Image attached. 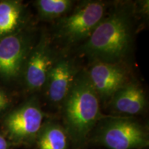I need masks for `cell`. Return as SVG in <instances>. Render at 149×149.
<instances>
[{
    "instance_id": "8fae6325",
    "label": "cell",
    "mask_w": 149,
    "mask_h": 149,
    "mask_svg": "<svg viewBox=\"0 0 149 149\" xmlns=\"http://www.w3.org/2000/svg\"><path fill=\"white\" fill-rule=\"evenodd\" d=\"M37 149H68V135L64 128L55 122L43 124L37 138Z\"/></svg>"
},
{
    "instance_id": "9a60e30c",
    "label": "cell",
    "mask_w": 149,
    "mask_h": 149,
    "mask_svg": "<svg viewBox=\"0 0 149 149\" xmlns=\"http://www.w3.org/2000/svg\"><path fill=\"white\" fill-rule=\"evenodd\" d=\"M8 143L5 137L0 135V149H8Z\"/></svg>"
},
{
    "instance_id": "4fadbf2b",
    "label": "cell",
    "mask_w": 149,
    "mask_h": 149,
    "mask_svg": "<svg viewBox=\"0 0 149 149\" xmlns=\"http://www.w3.org/2000/svg\"><path fill=\"white\" fill-rule=\"evenodd\" d=\"M35 4L40 19L48 22L66 15L72 10L73 1L70 0H38Z\"/></svg>"
},
{
    "instance_id": "30bf717a",
    "label": "cell",
    "mask_w": 149,
    "mask_h": 149,
    "mask_svg": "<svg viewBox=\"0 0 149 149\" xmlns=\"http://www.w3.org/2000/svg\"><path fill=\"white\" fill-rule=\"evenodd\" d=\"M112 110L121 115H140L146 107V97L145 93L135 82H130L123 86L109 100Z\"/></svg>"
},
{
    "instance_id": "5b68a950",
    "label": "cell",
    "mask_w": 149,
    "mask_h": 149,
    "mask_svg": "<svg viewBox=\"0 0 149 149\" xmlns=\"http://www.w3.org/2000/svg\"><path fill=\"white\" fill-rule=\"evenodd\" d=\"M44 113L37 100H30L12 111L6 117L4 125L14 141L28 142L36 139L43 125Z\"/></svg>"
},
{
    "instance_id": "6da1fadb",
    "label": "cell",
    "mask_w": 149,
    "mask_h": 149,
    "mask_svg": "<svg viewBox=\"0 0 149 149\" xmlns=\"http://www.w3.org/2000/svg\"><path fill=\"white\" fill-rule=\"evenodd\" d=\"M135 11L130 3L112 9L84 42L81 52L93 62L120 64L133 47Z\"/></svg>"
},
{
    "instance_id": "277c9868",
    "label": "cell",
    "mask_w": 149,
    "mask_h": 149,
    "mask_svg": "<svg viewBox=\"0 0 149 149\" xmlns=\"http://www.w3.org/2000/svg\"><path fill=\"white\" fill-rule=\"evenodd\" d=\"M95 138L109 149H142L149 143L146 128L135 120L123 117L102 118Z\"/></svg>"
},
{
    "instance_id": "ba28073f",
    "label": "cell",
    "mask_w": 149,
    "mask_h": 149,
    "mask_svg": "<svg viewBox=\"0 0 149 149\" xmlns=\"http://www.w3.org/2000/svg\"><path fill=\"white\" fill-rule=\"evenodd\" d=\"M29 42L24 35L11 34L0 39V75L11 79L21 72L29 56Z\"/></svg>"
},
{
    "instance_id": "7a4b0ae2",
    "label": "cell",
    "mask_w": 149,
    "mask_h": 149,
    "mask_svg": "<svg viewBox=\"0 0 149 149\" xmlns=\"http://www.w3.org/2000/svg\"><path fill=\"white\" fill-rule=\"evenodd\" d=\"M64 129L74 144H81L103 118L100 98L86 72H77L71 88L61 104Z\"/></svg>"
},
{
    "instance_id": "7c38bea8",
    "label": "cell",
    "mask_w": 149,
    "mask_h": 149,
    "mask_svg": "<svg viewBox=\"0 0 149 149\" xmlns=\"http://www.w3.org/2000/svg\"><path fill=\"white\" fill-rule=\"evenodd\" d=\"M23 8L18 1H0V36L13 34L22 23Z\"/></svg>"
},
{
    "instance_id": "5bb4252c",
    "label": "cell",
    "mask_w": 149,
    "mask_h": 149,
    "mask_svg": "<svg viewBox=\"0 0 149 149\" xmlns=\"http://www.w3.org/2000/svg\"><path fill=\"white\" fill-rule=\"evenodd\" d=\"M10 100L6 94L0 89V112L4 111L8 107Z\"/></svg>"
},
{
    "instance_id": "3957f363",
    "label": "cell",
    "mask_w": 149,
    "mask_h": 149,
    "mask_svg": "<svg viewBox=\"0 0 149 149\" xmlns=\"http://www.w3.org/2000/svg\"><path fill=\"white\" fill-rule=\"evenodd\" d=\"M107 3L102 1L81 2L69 15L59 19L55 37L67 45L85 42L107 14Z\"/></svg>"
},
{
    "instance_id": "9c48e42d",
    "label": "cell",
    "mask_w": 149,
    "mask_h": 149,
    "mask_svg": "<svg viewBox=\"0 0 149 149\" xmlns=\"http://www.w3.org/2000/svg\"><path fill=\"white\" fill-rule=\"evenodd\" d=\"M77 74L74 64L68 57H62L55 59L48 72L44 86L49 102L53 105L61 106Z\"/></svg>"
},
{
    "instance_id": "52a82bcc",
    "label": "cell",
    "mask_w": 149,
    "mask_h": 149,
    "mask_svg": "<svg viewBox=\"0 0 149 149\" xmlns=\"http://www.w3.org/2000/svg\"><path fill=\"white\" fill-rule=\"evenodd\" d=\"M86 72L100 100L103 101H109L129 81L127 71L120 64L93 61Z\"/></svg>"
},
{
    "instance_id": "8992f818",
    "label": "cell",
    "mask_w": 149,
    "mask_h": 149,
    "mask_svg": "<svg viewBox=\"0 0 149 149\" xmlns=\"http://www.w3.org/2000/svg\"><path fill=\"white\" fill-rule=\"evenodd\" d=\"M54 58L51 39L46 33H42L25 62L24 79L30 90L44 88L48 72L55 61Z\"/></svg>"
}]
</instances>
